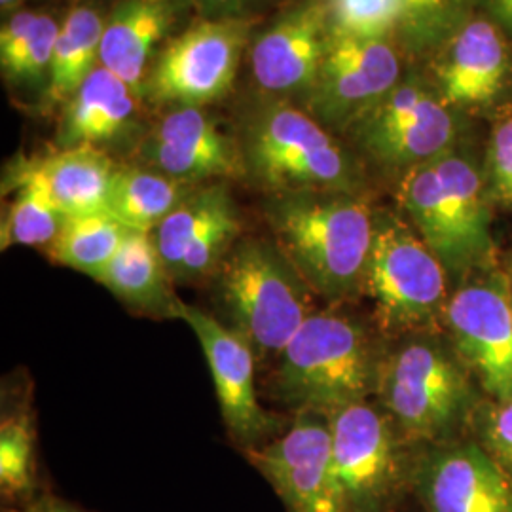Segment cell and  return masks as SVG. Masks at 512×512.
Returning a JSON list of instances; mask_svg holds the SVG:
<instances>
[{
	"label": "cell",
	"mask_w": 512,
	"mask_h": 512,
	"mask_svg": "<svg viewBox=\"0 0 512 512\" xmlns=\"http://www.w3.org/2000/svg\"><path fill=\"white\" fill-rule=\"evenodd\" d=\"M275 243L330 308L365 293L376 217L349 192L277 194L268 207Z\"/></svg>",
	"instance_id": "obj_1"
},
{
	"label": "cell",
	"mask_w": 512,
	"mask_h": 512,
	"mask_svg": "<svg viewBox=\"0 0 512 512\" xmlns=\"http://www.w3.org/2000/svg\"><path fill=\"white\" fill-rule=\"evenodd\" d=\"M387 349L361 321L338 308L313 311L275 361V401L330 416L376 397Z\"/></svg>",
	"instance_id": "obj_2"
},
{
	"label": "cell",
	"mask_w": 512,
	"mask_h": 512,
	"mask_svg": "<svg viewBox=\"0 0 512 512\" xmlns=\"http://www.w3.org/2000/svg\"><path fill=\"white\" fill-rule=\"evenodd\" d=\"M399 202L454 289L473 275L494 270L492 202L469 156L450 150L408 169L399 184Z\"/></svg>",
	"instance_id": "obj_3"
},
{
	"label": "cell",
	"mask_w": 512,
	"mask_h": 512,
	"mask_svg": "<svg viewBox=\"0 0 512 512\" xmlns=\"http://www.w3.org/2000/svg\"><path fill=\"white\" fill-rule=\"evenodd\" d=\"M376 399L408 446L456 442L478 410L471 372L435 330L387 349Z\"/></svg>",
	"instance_id": "obj_4"
},
{
	"label": "cell",
	"mask_w": 512,
	"mask_h": 512,
	"mask_svg": "<svg viewBox=\"0 0 512 512\" xmlns=\"http://www.w3.org/2000/svg\"><path fill=\"white\" fill-rule=\"evenodd\" d=\"M224 325L251 346L260 365H274L315 310L313 291L277 243L241 239L213 275Z\"/></svg>",
	"instance_id": "obj_5"
},
{
	"label": "cell",
	"mask_w": 512,
	"mask_h": 512,
	"mask_svg": "<svg viewBox=\"0 0 512 512\" xmlns=\"http://www.w3.org/2000/svg\"><path fill=\"white\" fill-rule=\"evenodd\" d=\"M450 277L410 222L395 215L376 219L365 277V296L384 334L433 332L444 323Z\"/></svg>",
	"instance_id": "obj_6"
},
{
	"label": "cell",
	"mask_w": 512,
	"mask_h": 512,
	"mask_svg": "<svg viewBox=\"0 0 512 512\" xmlns=\"http://www.w3.org/2000/svg\"><path fill=\"white\" fill-rule=\"evenodd\" d=\"M245 171L277 194L349 192L357 171L348 154L310 116L289 107L264 112L249 128L243 147Z\"/></svg>",
	"instance_id": "obj_7"
},
{
	"label": "cell",
	"mask_w": 512,
	"mask_h": 512,
	"mask_svg": "<svg viewBox=\"0 0 512 512\" xmlns=\"http://www.w3.org/2000/svg\"><path fill=\"white\" fill-rule=\"evenodd\" d=\"M332 463L346 512H391L410 488L412 461L395 423L378 404L330 414Z\"/></svg>",
	"instance_id": "obj_8"
},
{
	"label": "cell",
	"mask_w": 512,
	"mask_h": 512,
	"mask_svg": "<svg viewBox=\"0 0 512 512\" xmlns=\"http://www.w3.org/2000/svg\"><path fill=\"white\" fill-rule=\"evenodd\" d=\"M448 340L494 401L512 399V283L501 270L469 277L444 311Z\"/></svg>",
	"instance_id": "obj_9"
},
{
	"label": "cell",
	"mask_w": 512,
	"mask_h": 512,
	"mask_svg": "<svg viewBox=\"0 0 512 512\" xmlns=\"http://www.w3.org/2000/svg\"><path fill=\"white\" fill-rule=\"evenodd\" d=\"M177 321L194 330L211 370L220 414L232 440L245 450L277 439L283 421L258 403L256 357L251 346L219 317L179 302Z\"/></svg>",
	"instance_id": "obj_10"
},
{
	"label": "cell",
	"mask_w": 512,
	"mask_h": 512,
	"mask_svg": "<svg viewBox=\"0 0 512 512\" xmlns=\"http://www.w3.org/2000/svg\"><path fill=\"white\" fill-rule=\"evenodd\" d=\"M243 454L287 512H346L334 475L329 416L300 412L277 439Z\"/></svg>",
	"instance_id": "obj_11"
},
{
	"label": "cell",
	"mask_w": 512,
	"mask_h": 512,
	"mask_svg": "<svg viewBox=\"0 0 512 512\" xmlns=\"http://www.w3.org/2000/svg\"><path fill=\"white\" fill-rule=\"evenodd\" d=\"M249 25L234 19L200 21L175 38L150 80L156 101L198 105L228 92L238 73Z\"/></svg>",
	"instance_id": "obj_12"
},
{
	"label": "cell",
	"mask_w": 512,
	"mask_h": 512,
	"mask_svg": "<svg viewBox=\"0 0 512 512\" xmlns=\"http://www.w3.org/2000/svg\"><path fill=\"white\" fill-rule=\"evenodd\" d=\"M458 135L452 112L420 84H404L366 114L361 141L389 169L427 164L450 152Z\"/></svg>",
	"instance_id": "obj_13"
},
{
	"label": "cell",
	"mask_w": 512,
	"mask_h": 512,
	"mask_svg": "<svg viewBox=\"0 0 512 512\" xmlns=\"http://www.w3.org/2000/svg\"><path fill=\"white\" fill-rule=\"evenodd\" d=\"M410 488L425 512H512V476L480 444L425 446Z\"/></svg>",
	"instance_id": "obj_14"
},
{
	"label": "cell",
	"mask_w": 512,
	"mask_h": 512,
	"mask_svg": "<svg viewBox=\"0 0 512 512\" xmlns=\"http://www.w3.org/2000/svg\"><path fill=\"white\" fill-rule=\"evenodd\" d=\"M399 74V57L384 38H332L313 84L319 112L332 122L368 114L395 90Z\"/></svg>",
	"instance_id": "obj_15"
},
{
	"label": "cell",
	"mask_w": 512,
	"mask_h": 512,
	"mask_svg": "<svg viewBox=\"0 0 512 512\" xmlns=\"http://www.w3.org/2000/svg\"><path fill=\"white\" fill-rule=\"evenodd\" d=\"M147 158L156 171L186 184L245 173L243 154L194 107L165 116L148 143Z\"/></svg>",
	"instance_id": "obj_16"
},
{
	"label": "cell",
	"mask_w": 512,
	"mask_h": 512,
	"mask_svg": "<svg viewBox=\"0 0 512 512\" xmlns=\"http://www.w3.org/2000/svg\"><path fill=\"white\" fill-rule=\"evenodd\" d=\"M327 10L310 2L256 40L253 73L266 92L285 93L313 86L330 46Z\"/></svg>",
	"instance_id": "obj_17"
},
{
	"label": "cell",
	"mask_w": 512,
	"mask_h": 512,
	"mask_svg": "<svg viewBox=\"0 0 512 512\" xmlns=\"http://www.w3.org/2000/svg\"><path fill=\"white\" fill-rule=\"evenodd\" d=\"M509 57L501 33L486 19L467 21L452 37L439 65L442 97L454 105H480L505 84Z\"/></svg>",
	"instance_id": "obj_18"
},
{
	"label": "cell",
	"mask_w": 512,
	"mask_h": 512,
	"mask_svg": "<svg viewBox=\"0 0 512 512\" xmlns=\"http://www.w3.org/2000/svg\"><path fill=\"white\" fill-rule=\"evenodd\" d=\"M99 283L131 310L158 319H177L181 298L173 293L175 281L156 249L152 234L129 230Z\"/></svg>",
	"instance_id": "obj_19"
},
{
	"label": "cell",
	"mask_w": 512,
	"mask_h": 512,
	"mask_svg": "<svg viewBox=\"0 0 512 512\" xmlns=\"http://www.w3.org/2000/svg\"><path fill=\"white\" fill-rule=\"evenodd\" d=\"M173 16L169 0H124L105 23L99 63L139 88L150 54Z\"/></svg>",
	"instance_id": "obj_20"
},
{
	"label": "cell",
	"mask_w": 512,
	"mask_h": 512,
	"mask_svg": "<svg viewBox=\"0 0 512 512\" xmlns=\"http://www.w3.org/2000/svg\"><path fill=\"white\" fill-rule=\"evenodd\" d=\"M33 167L65 217L107 213L116 165L103 150L93 145L63 147Z\"/></svg>",
	"instance_id": "obj_21"
},
{
	"label": "cell",
	"mask_w": 512,
	"mask_h": 512,
	"mask_svg": "<svg viewBox=\"0 0 512 512\" xmlns=\"http://www.w3.org/2000/svg\"><path fill=\"white\" fill-rule=\"evenodd\" d=\"M133 110V90L120 76L99 65L69 103L61 143L63 147H97L126 128Z\"/></svg>",
	"instance_id": "obj_22"
},
{
	"label": "cell",
	"mask_w": 512,
	"mask_h": 512,
	"mask_svg": "<svg viewBox=\"0 0 512 512\" xmlns=\"http://www.w3.org/2000/svg\"><path fill=\"white\" fill-rule=\"evenodd\" d=\"M190 192L186 183L160 171L116 167L110 181L107 215L131 232L152 234Z\"/></svg>",
	"instance_id": "obj_23"
},
{
	"label": "cell",
	"mask_w": 512,
	"mask_h": 512,
	"mask_svg": "<svg viewBox=\"0 0 512 512\" xmlns=\"http://www.w3.org/2000/svg\"><path fill=\"white\" fill-rule=\"evenodd\" d=\"M103 31V18L86 6L76 8L63 21L50 63L48 101L52 105L73 99L86 78L99 67L95 63L101 52Z\"/></svg>",
	"instance_id": "obj_24"
},
{
	"label": "cell",
	"mask_w": 512,
	"mask_h": 512,
	"mask_svg": "<svg viewBox=\"0 0 512 512\" xmlns=\"http://www.w3.org/2000/svg\"><path fill=\"white\" fill-rule=\"evenodd\" d=\"M128 232L107 213L65 217L57 238L48 247V255L55 264L99 281Z\"/></svg>",
	"instance_id": "obj_25"
},
{
	"label": "cell",
	"mask_w": 512,
	"mask_h": 512,
	"mask_svg": "<svg viewBox=\"0 0 512 512\" xmlns=\"http://www.w3.org/2000/svg\"><path fill=\"white\" fill-rule=\"evenodd\" d=\"M238 211L228 190L217 184L211 207L190 239L183 260L173 275L177 283H200L213 279L222 260L232 251L239 236Z\"/></svg>",
	"instance_id": "obj_26"
},
{
	"label": "cell",
	"mask_w": 512,
	"mask_h": 512,
	"mask_svg": "<svg viewBox=\"0 0 512 512\" xmlns=\"http://www.w3.org/2000/svg\"><path fill=\"white\" fill-rule=\"evenodd\" d=\"M16 184L18 194L2 226V247L23 245L48 249L57 238L65 215L55 205L33 164L21 167Z\"/></svg>",
	"instance_id": "obj_27"
},
{
	"label": "cell",
	"mask_w": 512,
	"mask_h": 512,
	"mask_svg": "<svg viewBox=\"0 0 512 512\" xmlns=\"http://www.w3.org/2000/svg\"><path fill=\"white\" fill-rule=\"evenodd\" d=\"M61 25L50 16L19 12L0 31V63L12 78H33L50 69Z\"/></svg>",
	"instance_id": "obj_28"
},
{
	"label": "cell",
	"mask_w": 512,
	"mask_h": 512,
	"mask_svg": "<svg viewBox=\"0 0 512 512\" xmlns=\"http://www.w3.org/2000/svg\"><path fill=\"white\" fill-rule=\"evenodd\" d=\"M37 433L31 414L18 410L0 423V494L8 503L27 505L37 494Z\"/></svg>",
	"instance_id": "obj_29"
},
{
	"label": "cell",
	"mask_w": 512,
	"mask_h": 512,
	"mask_svg": "<svg viewBox=\"0 0 512 512\" xmlns=\"http://www.w3.org/2000/svg\"><path fill=\"white\" fill-rule=\"evenodd\" d=\"M332 38L382 40L403 25V0H330Z\"/></svg>",
	"instance_id": "obj_30"
},
{
	"label": "cell",
	"mask_w": 512,
	"mask_h": 512,
	"mask_svg": "<svg viewBox=\"0 0 512 512\" xmlns=\"http://www.w3.org/2000/svg\"><path fill=\"white\" fill-rule=\"evenodd\" d=\"M471 0H403V25L418 44L454 37L467 23Z\"/></svg>",
	"instance_id": "obj_31"
},
{
	"label": "cell",
	"mask_w": 512,
	"mask_h": 512,
	"mask_svg": "<svg viewBox=\"0 0 512 512\" xmlns=\"http://www.w3.org/2000/svg\"><path fill=\"white\" fill-rule=\"evenodd\" d=\"M475 423L480 446L512 476V399L478 406Z\"/></svg>",
	"instance_id": "obj_32"
},
{
	"label": "cell",
	"mask_w": 512,
	"mask_h": 512,
	"mask_svg": "<svg viewBox=\"0 0 512 512\" xmlns=\"http://www.w3.org/2000/svg\"><path fill=\"white\" fill-rule=\"evenodd\" d=\"M484 181L490 202L512 209V116L497 124L490 137Z\"/></svg>",
	"instance_id": "obj_33"
},
{
	"label": "cell",
	"mask_w": 512,
	"mask_h": 512,
	"mask_svg": "<svg viewBox=\"0 0 512 512\" xmlns=\"http://www.w3.org/2000/svg\"><path fill=\"white\" fill-rule=\"evenodd\" d=\"M12 512H84L80 511L78 507H74L71 503H65L61 499H55V497H40L35 499L27 505H23L18 511Z\"/></svg>",
	"instance_id": "obj_34"
},
{
	"label": "cell",
	"mask_w": 512,
	"mask_h": 512,
	"mask_svg": "<svg viewBox=\"0 0 512 512\" xmlns=\"http://www.w3.org/2000/svg\"><path fill=\"white\" fill-rule=\"evenodd\" d=\"M495 16L512 29V0H490Z\"/></svg>",
	"instance_id": "obj_35"
},
{
	"label": "cell",
	"mask_w": 512,
	"mask_h": 512,
	"mask_svg": "<svg viewBox=\"0 0 512 512\" xmlns=\"http://www.w3.org/2000/svg\"><path fill=\"white\" fill-rule=\"evenodd\" d=\"M21 0H0V4H2V10L6 12V10H10V8H14L16 4H19Z\"/></svg>",
	"instance_id": "obj_36"
},
{
	"label": "cell",
	"mask_w": 512,
	"mask_h": 512,
	"mask_svg": "<svg viewBox=\"0 0 512 512\" xmlns=\"http://www.w3.org/2000/svg\"><path fill=\"white\" fill-rule=\"evenodd\" d=\"M213 2H217V4H228V2H236V0H213Z\"/></svg>",
	"instance_id": "obj_37"
}]
</instances>
